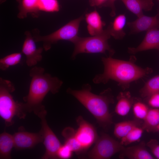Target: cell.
Listing matches in <instances>:
<instances>
[{"instance_id": "836d02e7", "label": "cell", "mask_w": 159, "mask_h": 159, "mask_svg": "<svg viewBox=\"0 0 159 159\" xmlns=\"http://www.w3.org/2000/svg\"><path fill=\"white\" fill-rule=\"evenodd\" d=\"M156 131H159V124L157 126L156 129Z\"/></svg>"}, {"instance_id": "d4e9b609", "label": "cell", "mask_w": 159, "mask_h": 159, "mask_svg": "<svg viewBox=\"0 0 159 159\" xmlns=\"http://www.w3.org/2000/svg\"><path fill=\"white\" fill-rule=\"evenodd\" d=\"M22 57L21 53H15L8 55L0 59V69L5 71L9 67L15 65L20 62Z\"/></svg>"}, {"instance_id": "cb8c5ba5", "label": "cell", "mask_w": 159, "mask_h": 159, "mask_svg": "<svg viewBox=\"0 0 159 159\" xmlns=\"http://www.w3.org/2000/svg\"><path fill=\"white\" fill-rule=\"evenodd\" d=\"M143 97H149L159 93V75H157L149 80L140 91Z\"/></svg>"}, {"instance_id": "ba28073f", "label": "cell", "mask_w": 159, "mask_h": 159, "mask_svg": "<svg viewBox=\"0 0 159 159\" xmlns=\"http://www.w3.org/2000/svg\"><path fill=\"white\" fill-rule=\"evenodd\" d=\"M46 110L38 117L41 119V130L43 138V143L45 152L42 158L54 159L58 158L57 152L62 145L59 140L48 125L46 119Z\"/></svg>"}, {"instance_id": "4fadbf2b", "label": "cell", "mask_w": 159, "mask_h": 159, "mask_svg": "<svg viewBox=\"0 0 159 159\" xmlns=\"http://www.w3.org/2000/svg\"><path fill=\"white\" fill-rule=\"evenodd\" d=\"M151 49L159 51V28L147 31L143 39L139 46L136 47L128 48V52L130 53L135 54Z\"/></svg>"}, {"instance_id": "6da1fadb", "label": "cell", "mask_w": 159, "mask_h": 159, "mask_svg": "<svg viewBox=\"0 0 159 159\" xmlns=\"http://www.w3.org/2000/svg\"><path fill=\"white\" fill-rule=\"evenodd\" d=\"M31 82L28 94L23 97L27 112H33L38 116L46 111L42 102L49 92L54 94L60 90L63 82L58 77L45 72L44 68L34 66L29 71Z\"/></svg>"}, {"instance_id": "30bf717a", "label": "cell", "mask_w": 159, "mask_h": 159, "mask_svg": "<svg viewBox=\"0 0 159 159\" xmlns=\"http://www.w3.org/2000/svg\"><path fill=\"white\" fill-rule=\"evenodd\" d=\"M20 127L18 132L13 135L14 143V148L17 150L30 149L43 141V138L41 130L37 133L25 131Z\"/></svg>"}, {"instance_id": "277c9868", "label": "cell", "mask_w": 159, "mask_h": 159, "mask_svg": "<svg viewBox=\"0 0 159 159\" xmlns=\"http://www.w3.org/2000/svg\"><path fill=\"white\" fill-rule=\"evenodd\" d=\"M15 90L11 81L0 78V116L4 120L6 127L13 124L14 116L24 119L27 112L23 103L16 101L14 99L11 93Z\"/></svg>"}, {"instance_id": "7402d4cb", "label": "cell", "mask_w": 159, "mask_h": 159, "mask_svg": "<svg viewBox=\"0 0 159 159\" xmlns=\"http://www.w3.org/2000/svg\"><path fill=\"white\" fill-rule=\"evenodd\" d=\"M143 121V130L148 132L156 131L159 124V108L149 109Z\"/></svg>"}, {"instance_id": "1f68e13d", "label": "cell", "mask_w": 159, "mask_h": 159, "mask_svg": "<svg viewBox=\"0 0 159 159\" xmlns=\"http://www.w3.org/2000/svg\"><path fill=\"white\" fill-rule=\"evenodd\" d=\"M109 0H90V5L93 6L101 7L107 6Z\"/></svg>"}, {"instance_id": "4dcf8cb0", "label": "cell", "mask_w": 159, "mask_h": 159, "mask_svg": "<svg viewBox=\"0 0 159 159\" xmlns=\"http://www.w3.org/2000/svg\"><path fill=\"white\" fill-rule=\"evenodd\" d=\"M148 97V105L153 108H159V93L154 94Z\"/></svg>"}, {"instance_id": "603a6c76", "label": "cell", "mask_w": 159, "mask_h": 159, "mask_svg": "<svg viewBox=\"0 0 159 159\" xmlns=\"http://www.w3.org/2000/svg\"><path fill=\"white\" fill-rule=\"evenodd\" d=\"M138 122L136 120H129L120 122L115 126L114 134L115 136L121 139L125 136L132 128L138 126Z\"/></svg>"}, {"instance_id": "9a60e30c", "label": "cell", "mask_w": 159, "mask_h": 159, "mask_svg": "<svg viewBox=\"0 0 159 159\" xmlns=\"http://www.w3.org/2000/svg\"><path fill=\"white\" fill-rule=\"evenodd\" d=\"M126 8L137 17L143 14V11L151 10L154 4L153 0H120Z\"/></svg>"}, {"instance_id": "f546056e", "label": "cell", "mask_w": 159, "mask_h": 159, "mask_svg": "<svg viewBox=\"0 0 159 159\" xmlns=\"http://www.w3.org/2000/svg\"><path fill=\"white\" fill-rule=\"evenodd\" d=\"M147 145L150 148L153 155L159 159V144L155 139H151L147 143Z\"/></svg>"}, {"instance_id": "8992f818", "label": "cell", "mask_w": 159, "mask_h": 159, "mask_svg": "<svg viewBox=\"0 0 159 159\" xmlns=\"http://www.w3.org/2000/svg\"><path fill=\"white\" fill-rule=\"evenodd\" d=\"M84 19L83 16H81L47 35H40L39 29H37L32 30V34L35 42H43V47L46 51L50 49L52 44L56 43L59 40H67L73 43L78 37L80 25Z\"/></svg>"}, {"instance_id": "f1b7e54d", "label": "cell", "mask_w": 159, "mask_h": 159, "mask_svg": "<svg viewBox=\"0 0 159 159\" xmlns=\"http://www.w3.org/2000/svg\"><path fill=\"white\" fill-rule=\"evenodd\" d=\"M73 152L67 145L64 144L60 147L57 152L58 158L68 159L71 158Z\"/></svg>"}, {"instance_id": "d6a6232c", "label": "cell", "mask_w": 159, "mask_h": 159, "mask_svg": "<svg viewBox=\"0 0 159 159\" xmlns=\"http://www.w3.org/2000/svg\"><path fill=\"white\" fill-rule=\"evenodd\" d=\"M116 0H109L107 6L111 9V11L110 15L112 16H114L116 15V10L115 6V2Z\"/></svg>"}, {"instance_id": "5b68a950", "label": "cell", "mask_w": 159, "mask_h": 159, "mask_svg": "<svg viewBox=\"0 0 159 159\" xmlns=\"http://www.w3.org/2000/svg\"><path fill=\"white\" fill-rule=\"evenodd\" d=\"M111 37L107 28L98 35L84 37H78L73 43L74 47L71 58L74 59L77 55L81 53L106 54L107 51L109 56L112 57L115 51L108 43Z\"/></svg>"}, {"instance_id": "3957f363", "label": "cell", "mask_w": 159, "mask_h": 159, "mask_svg": "<svg viewBox=\"0 0 159 159\" xmlns=\"http://www.w3.org/2000/svg\"><path fill=\"white\" fill-rule=\"evenodd\" d=\"M91 90V85L87 84L83 85L81 90H74L69 88L67 92L90 112L100 126L105 127L112 122L109 109V104L114 102L111 90L108 89L97 95L92 93Z\"/></svg>"}, {"instance_id": "4316f807", "label": "cell", "mask_w": 159, "mask_h": 159, "mask_svg": "<svg viewBox=\"0 0 159 159\" xmlns=\"http://www.w3.org/2000/svg\"><path fill=\"white\" fill-rule=\"evenodd\" d=\"M38 6L39 11L47 12H57L60 8L57 0H39Z\"/></svg>"}, {"instance_id": "83f0119b", "label": "cell", "mask_w": 159, "mask_h": 159, "mask_svg": "<svg viewBox=\"0 0 159 159\" xmlns=\"http://www.w3.org/2000/svg\"><path fill=\"white\" fill-rule=\"evenodd\" d=\"M148 106L144 103L138 102L135 103L133 106V111L137 118L143 120L149 111Z\"/></svg>"}, {"instance_id": "9c48e42d", "label": "cell", "mask_w": 159, "mask_h": 159, "mask_svg": "<svg viewBox=\"0 0 159 159\" xmlns=\"http://www.w3.org/2000/svg\"><path fill=\"white\" fill-rule=\"evenodd\" d=\"M78 125L75 136L84 150L89 148L98 138L96 130L92 125L81 116L77 119Z\"/></svg>"}, {"instance_id": "2e32d148", "label": "cell", "mask_w": 159, "mask_h": 159, "mask_svg": "<svg viewBox=\"0 0 159 159\" xmlns=\"http://www.w3.org/2000/svg\"><path fill=\"white\" fill-rule=\"evenodd\" d=\"M126 23L125 14H121L116 16L111 22L107 28L111 36L115 39H122L126 35L124 28Z\"/></svg>"}, {"instance_id": "484cf974", "label": "cell", "mask_w": 159, "mask_h": 159, "mask_svg": "<svg viewBox=\"0 0 159 159\" xmlns=\"http://www.w3.org/2000/svg\"><path fill=\"white\" fill-rule=\"evenodd\" d=\"M143 129L136 126L132 128L125 136L121 139L120 144L127 145L139 141L141 138Z\"/></svg>"}, {"instance_id": "ffe728a7", "label": "cell", "mask_w": 159, "mask_h": 159, "mask_svg": "<svg viewBox=\"0 0 159 159\" xmlns=\"http://www.w3.org/2000/svg\"><path fill=\"white\" fill-rule=\"evenodd\" d=\"M117 100L115 112L119 115L125 116L130 111L133 103V100L128 92L120 93L117 97Z\"/></svg>"}, {"instance_id": "d6986e66", "label": "cell", "mask_w": 159, "mask_h": 159, "mask_svg": "<svg viewBox=\"0 0 159 159\" xmlns=\"http://www.w3.org/2000/svg\"><path fill=\"white\" fill-rule=\"evenodd\" d=\"M14 147L13 135L4 132L0 135V159L11 158V152Z\"/></svg>"}, {"instance_id": "52a82bcc", "label": "cell", "mask_w": 159, "mask_h": 159, "mask_svg": "<svg viewBox=\"0 0 159 159\" xmlns=\"http://www.w3.org/2000/svg\"><path fill=\"white\" fill-rule=\"evenodd\" d=\"M124 148L120 143L106 134L98 138L93 148L89 152L87 156L93 159H108Z\"/></svg>"}, {"instance_id": "8fae6325", "label": "cell", "mask_w": 159, "mask_h": 159, "mask_svg": "<svg viewBox=\"0 0 159 159\" xmlns=\"http://www.w3.org/2000/svg\"><path fill=\"white\" fill-rule=\"evenodd\" d=\"M25 38L22 49V52L26 56V63L29 67L34 66L42 58L43 47L37 48L32 34L29 31L25 32Z\"/></svg>"}, {"instance_id": "5bb4252c", "label": "cell", "mask_w": 159, "mask_h": 159, "mask_svg": "<svg viewBox=\"0 0 159 159\" xmlns=\"http://www.w3.org/2000/svg\"><path fill=\"white\" fill-rule=\"evenodd\" d=\"M85 19L87 24L88 32L91 36L100 34L104 32L103 28L105 23L102 21L101 16L96 10L86 14Z\"/></svg>"}, {"instance_id": "7a4b0ae2", "label": "cell", "mask_w": 159, "mask_h": 159, "mask_svg": "<svg viewBox=\"0 0 159 159\" xmlns=\"http://www.w3.org/2000/svg\"><path fill=\"white\" fill-rule=\"evenodd\" d=\"M135 60L134 56L128 61L114 59L110 56L102 57L101 61L104 66L103 72L96 75L93 82L106 84L112 80L117 82L122 87H127L131 82L145 76L151 71L150 68L143 69L135 64Z\"/></svg>"}, {"instance_id": "44dd1931", "label": "cell", "mask_w": 159, "mask_h": 159, "mask_svg": "<svg viewBox=\"0 0 159 159\" xmlns=\"http://www.w3.org/2000/svg\"><path fill=\"white\" fill-rule=\"evenodd\" d=\"M75 130L71 127H67L62 131V135L65 139L64 144L67 145L73 152L79 154L84 151L75 136Z\"/></svg>"}, {"instance_id": "7c38bea8", "label": "cell", "mask_w": 159, "mask_h": 159, "mask_svg": "<svg viewBox=\"0 0 159 159\" xmlns=\"http://www.w3.org/2000/svg\"><path fill=\"white\" fill-rule=\"evenodd\" d=\"M131 34H136L150 29L159 28V14L153 16L143 14L135 20L127 22Z\"/></svg>"}, {"instance_id": "e575fe53", "label": "cell", "mask_w": 159, "mask_h": 159, "mask_svg": "<svg viewBox=\"0 0 159 159\" xmlns=\"http://www.w3.org/2000/svg\"><path fill=\"white\" fill-rule=\"evenodd\" d=\"M158 13L159 14V11H158Z\"/></svg>"}, {"instance_id": "ac0fdd59", "label": "cell", "mask_w": 159, "mask_h": 159, "mask_svg": "<svg viewBox=\"0 0 159 159\" xmlns=\"http://www.w3.org/2000/svg\"><path fill=\"white\" fill-rule=\"evenodd\" d=\"M122 151L123 155L129 159H154L145 148L143 144L124 148Z\"/></svg>"}, {"instance_id": "e0dca14e", "label": "cell", "mask_w": 159, "mask_h": 159, "mask_svg": "<svg viewBox=\"0 0 159 159\" xmlns=\"http://www.w3.org/2000/svg\"><path fill=\"white\" fill-rule=\"evenodd\" d=\"M19 12L17 17L19 19H24L26 17L27 15L31 14L34 17L39 15V0H19Z\"/></svg>"}, {"instance_id": "d590c367", "label": "cell", "mask_w": 159, "mask_h": 159, "mask_svg": "<svg viewBox=\"0 0 159 159\" xmlns=\"http://www.w3.org/2000/svg\"><path fill=\"white\" fill-rule=\"evenodd\" d=\"M158 0V1H159V0Z\"/></svg>"}]
</instances>
